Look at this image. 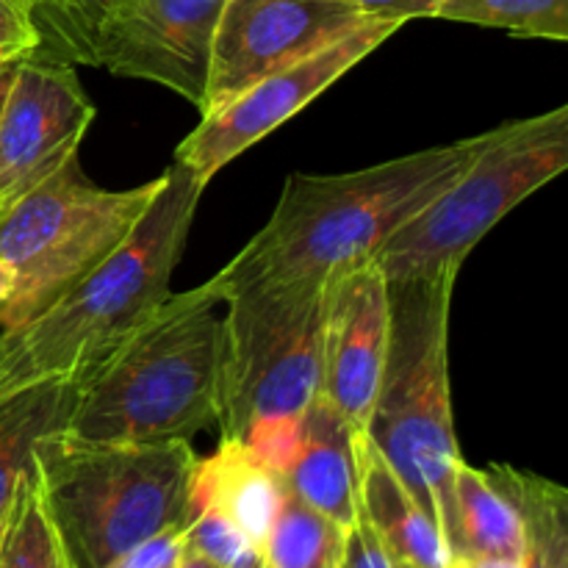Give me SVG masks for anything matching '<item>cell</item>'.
<instances>
[{"label": "cell", "mask_w": 568, "mask_h": 568, "mask_svg": "<svg viewBox=\"0 0 568 568\" xmlns=\"http://www.w3.org/2000/svg\"><path fill=\"white\" fill-rule=\"evenodd\" d=\"M491 131L366 170L294 172L266 225L211 277V288L225 303L244 286L325 283L336 272L375 261L405 222L469 170L491 142Z\"/></svg>", "instance_id": "obj_1"}, {"label": "cell", "mask_w": 568, "mask_h": 568, "mask_svg": "<svg viewBox=\"0 0 568 568\" xmlns=\"http://www.w3.org/2000/svg\"><path fill=\"white\" fill-rule=\"evenodd\" d=\"M205 183L172 161L136 231L42 314L3 336L0 392L87 381L170 297Z\"/></svg>", "instance_id": "obj_2"}, {"label": "cell", "mask_w": 568, "mask_h": 568, "mask_svg": "<svg viewBox=\"0 0 568 568\" xmlns=\"http://www.w3.org/2000/svg\"><path fill=\"white\" fill-rule=\"evenodd\" d=\"M222 300L205 281L170 294L87 381L61 433L83 442H189L216 425L222 375Z\"/></svg>", "instance_id": "obj_3"}, {"label": "cell", "mask_w": 568, "mask_h": 568, "mask_svg": "<svg viewBox=\"0 0 568 568\" xmlns=\"http://www.w3.org/2000/svg\"><path fill=\"white\" fill-rule=\"evenodd\" d=\"M189 442H83L55 430L39 438L31 477L72 568H109L136 544L192 521Z\"/></svg>", "instance_id": "obj_4"}, {"label": "cell", "mask_w": 568, "mask_h": 568, "mask_svg": "<svg viewBox=\"0 0 568 568\" xmlns=\"http://www.w3.org/2000/svg\"><path fill=\"white\" fill-rule=\"evenodd\" d=\"M458 275L388 281L392 327L366 438L442 530H453L455 438L449 311Z\"/></svg>", "instance_id": "obj_5"}, {"label": "cell", "mask_w": 568, "mask_h": 568, "mask_svg": "<svg viewBox=\"0 0 568 568\" xmlns=\"http://www.w3.org/2000/svg\"><path fill=\"white\" fill-rule=\"evenodd\" d=\"M155 192L159 178L133 189L98 186L70 155L14 200L0 214V258L17 277L14 294L0 305V333L31 322L109 258L136 231Z\"/></svg>", "instance_id": "obj_6"}, {"label": "cell", "mask_w": 568, "mask_h": 568, "mask_svg": "<svg viewBox=\"0 0 568 568\" xmlns=\"http://www.w3.org/2000/svg\"><path fill=\"white\" fill-rule=\"evenodd\" d=\"M568 166V105L505 122L433 203L375 255L386 281L460 275L471 250L530 194Z\"/></svg>", "instance_id": "obj_7"}, {"label": "cell", "mask_w": 568, "mask_h": 568, "mask_svg": "<svg viewBox=\"0 0 568 568\" xmlns=\"http://www.w3.org/2000/svg\"><path fill=\"white\" fill-rule=\"evenodd\" d=\"M325 286L258 283L222 303V438H242L261 419L305 416L320 394Z\"/></svg>", "instance_id": "obj_8"}, {"label": "cell", "mask_w": 568, "mask_h": 568, "mask_svg": "<svg viewBox=\"0 0 568 568\" xmlns=\"http://www.w3.org/2000/svg\"><path fill=\"white\" fill-rule=\"evenodd\" d=\"M399 28L392 20H369L336 42L270 72L220 109L203 114L200 125L178 144L175 161L209 186L216 172L314 103Z\"/></svg>", "instance_id": "obj_9"}, {"label": "cell", "mask_w": 568, "mask_h": 568, "mask_svg": "<svg viewBox=\"0 0 568 568\" xmlns=\"http://www.w3.org/2000/svg\"><path fill=\"white\" fill-rule=\"evenodd\" d=\"M369 20L344 0H227L214 33L200 116Z\"/></svg>", "instance_id": "obj_10"}, {"label": "cell", "mask_w": 568, "mask_h": 568, "mask_svg": "<svg viewBox=\"0 0 568 568\" xmlns=\"http://www.w3.org/2000/svg\"><path fill=\"white\" fill-rule=\"evenodd\" d=\"M227 0H114L94 44V67L159 83L203 109L214 33Z\"/></svg>", "instance_id": "obj_11"}, {"label": "cell", "mask_w": 568, "mask_h": 568, "mask_svg": "<svg viewBox=\"0 0 568 568\" xmlns=\"http://www.w3.org/2000/svg\"><path fill=\"white\" fill-rule=\"evenodd\" d=\"M92 120L72 64L39 53L17 64L0 109V214L78 155Z\"/></svg>", "instance_id": "obj_12"}, {"label": "cell", "mask_w": 568, "mask_h": 568, "mask_svg": "<svg viewBox=\"0 0 568 568\" xmlns=\"http://www.w3.org/2000/svg\"><path fill=\"white\" fill-rule=\"evenodd\" d=\"M392 327L388 281L377 261L336 272L325 286L322 320L320 397L331 403L353 430H366Z\"/></svg>", "instance_id": "obj_13"}, {"label": "cell", "mask_w": 568, "mask_h": 568, "mask_svg": "<svg viewBox=\"0 0 568 568\" xmlns=\"http://www.w3.org/2000/svg\"><path fill=\"white\" fill-rule=\"evenodd\" d=\"M283 486L344 530L358 525L361 491L355 430L320 394L305 410L303 442L283 475Z\"/></svg>", "instance_id": "obj_14"}, {"label": "cell", "mask_w": 568, "mask_h": 568, "mask_svg": "<svg viewBox=\"0 0 568 568\" xmlns=\"http://www.w3.org/2000/svg\"><path fill=\"white\" fill-rule=\"evenodd\" d=\"M286 494L281 477L266 469L242 442L222 438L211 458L194 464L192 519L200 510L222 516L242 536H247L264 552V541L275 521L281 499Z\"/></svg>", "instance_id": "obj_15"}, {"label": "cell", "mask_w": 568, "mask_h": 568, "mask_svg": "<svg viewBox=\"0 0 568 568\" xmlns=\"http://www.w3.org/2000/svg\"><path fill=\"white\" fill-rule=\"evenodd\" d=\"M355 460H358L361 516L375 530L383 547L405 566L447 568L449 552L436 521L410 497L392 466L372 447L366 433L355 430Z\"/></svg>", "instance_id": "obj_16"}, {"label": "cell", "mask_w": 568, "mask_h": 568, "mask_svg": "<svg viewBox=\"0 0 568 568\" xmlns=\"http://www.w3.org/2000/svg\"><path fill=\"white\" fill-rule=\"evenodd\" d=\"M453 503V530L447 538L449 560H499L519 566V516L486 469H475L460 460L455 466Z\"/></svg>", "instance_id": "obj_17"}, {"label": "cell", "mask_w": 568, "mask_h": 568, "mask_svg": "<svg viewBox=\"0 0 568 568\" xmlns=\"http://www.w3.org/2000/svg\"><path fill=\"white\" fill-rule=\"evenodd\" d=\"M75 399L72 383H33L0 397V519L9 514L39 438L64 427Z\"/></svg>", "instance_id": "obj_18"}, {"label": "cell", "mask_w": 568, "mask_h": 568, "mask_svg": "<svg viewBox=\"0 0 568 568\" xmlns=\"http://www.w3.org/2000/svg\"><path fill=\"white\" fill-rule=\"evenodd\" d=\"M486 475L519 516V568H568V491L510 464L488 466Z\"/></svg>", "instance_id": "obj_19"}, {"label": "cell", "mask_w": 568, "mask_h": 568, "mask_svg": "<svg viewBox=\"0 0 568 568\" xmlns=\"http://www.w3.org/2000/svg\"><path fill=\"white\" fill-rule=\"evenodd\" d=\"M344 547L347 530L286 488L264 541L266 568H338Z\"/></svg>", "instance_id": "obj_20"}, {"label": "cell", "mask_w": 568, "mask_h": 568, "mask_svg": "<svg viewBox=\"0 0 568 568\" xmlns=\"http://www.w3.org/2000/svg\"><path fill=\"white\" fill-rule=\"evenodd\" d=\"M31 11L42 50L39 55L67 64L94 67V44L103 17L114 0H22Z\"/></svg>", "instance_id": "obj_21"}, {"label": "cell", "mask_w": 568, "mask_h": 568, "mask_svg": "<svg viewBox=\"0 0 568 568\" xmlns=\"http://www.w3.org/2000/svg\"><path fill=\"white\" fill-rule=\"evenodd\" d=\"M436 20L503 28L532 39H568V0H442Z\"/></svg>", "instance_id": "obj_22"}, {"label": "cell", "mask_w": 568, "mask_h": 568, "mask_svg": "<svg viewBox=\"0 0 568 568\" xmlns=\"http://www.w3.org/2000/svg\"><path fill=\"white\" fill-rule=\"evenodd\" d=\"M0 568H72L39 503L31 469L22 477L3 519Z\"/></svg>", "instance_id": "obj_23"}, {"label": "cell", "mask_w": 568, "mask_h": 568, "mask_svg": "<svg viewBox=\"0 0 568 568\" xmlns=\"http://www.w3.org/2000/svg\"><path fill=\"white\" fill-rule=\"evenodd\" d=\"M183 544L222 568H266L264 552L247 536H242L231 521L211 510H200L189 521Z\"/></svg>", "instance_id": "obj_24"}, {"label": "cell", "mask_w": 568, "mask_h": 568, "mask_svg": "<svg viewBox=\"0 0 568 568\" xmlns=\"http://www.w3.org/2000/svg\"><path fill=\"white\" fill-rule=\"evenodd\" d=\"M42 50V33L22 0H0V64L26 61Z\"/></svg>", "instance_id": "obj_25"}, {"label": "cell", "mask_w": 568, "mask_h": 568, "mask_svg": "<svg viewBox=\"0 0 568 568\" xmlns=\"http://www.w3.org/2000/svg\"><path fill=\"white\" fill-rule=\"evenodd\" d=\"M183 538H186V527H175V530H164L159 536L148 538V541L136 544L128 549L125 555L114 560L109 568H166L175 566L178 555L183 549Z\"/></svg>", "instance_id": "obj_26"}, {"label": "cell", "mask_w": 568, "mask_h": 568, "mask_svg": "<svg viewBox=\"0 0 568 568\" xmlns=\"http://www.w3.org/2000/svg\"><path fill=\"white\" fill-rule=\"evenodd\" d=\"M338 568H405L399 564L386 547H383L381 538L375 536L366 519L361 516L358 525H353L347 530V547H344V558Z\"/></svg>", "instance_id": "obj_27"}, {"label": "cell", "mask_w": 568, "mask_h": 568, "mask_svg": "<svg viewBox=\"0 0 568 568\" xmlns=\"http://www.w3.org/2000/svg\"><path fill=\"white\" fill-rule=\"evenodd\" d=\"M344 3L372 20H392L405 26L408 20H419V17H436L442 0H344Z\"/></svg>", "instance_id": "obj_28"}, {"label": "cell", "mask_w": 568, "mask_h": 568, "mask_svg": "<svg viewBox=\"0 0 568 568\" xmlns=\"http://www.w3.org/2000/svg\"><path fill=\"white\" fill-rule=\"evenodd\" d=\"M175 568H222V566H216L214 560L203 558V555L194 552V549H189L186 544H183L181 555H178V564H175Z\"/></svg>", "instance_id": "obj_29"}, {"label": "cell", "mask_w": 568, "mask_h": 568, "mask_svg": "<svg viewBox=\"0 0 568 568\" xmlns=\"http://www.w3.org/2000/svg\"><path fill=\"white\" fill-rule=\"evenodd\" d=\"M14 283H17L14 270H11V266L0 258V305H3L11 294H14Z\"/></svg>", "instance_id": "obj_30"}, {"label": "cell", "mask_w": 568, "mask_h": 568, "mask_svg": "<svg viewBox=\"0 0 568 568\" xmlns=\"http://www.w3.org/2000/svg\"><path fill=\"white\" fill-rule=\"evenodd\" d=\"M20 61H14V64H0V109H3V100H6V92H9L11 87V78H14V70Z\"/></svg>", "instance_id": "obj_31"}, {"label": "cell", "mask_w": 568, "mask_h": 568, "mask_svg": "<svg viewBox=\"0 0 568 568\" xmlns=\"http://www.w3.org/2000/svg\"><path fill=\"white\" fill-rule=\"evenodd\" d=\"M0 353H3V336H0Z\"/></svg>", "instance_id": "obj_32"}, {"label": "cell", "mask_w": 568, "mask_h": 568, "mask_svg": "<svg viewBox=\"0 0 568 568\" xmlns=\"http://www.w3.org/2000/svg\"><path fill=\"white\" fill-rule=\"evenodd\" d=\"M3 519H6V516H3ZM3 519H0V530H3Z\"/></svg>", "instance_id": "obj_33"}, {"label": "cell", "mask_w": 568, "mask_h": 568, "mask_svg": "<svg viewBox=\"0 0 568 568\" xmlns=\"http://www.w3.org/2000/svg\"><path fill=\"white\" fill-rule=\"evenodd\" d=\"M3 394H9V392H0V397H3Z\"/></svg>", "instance_id": "obj_34"}, {"label": "cell", "mask_w": 568, "mask_h": 568, "mask_svg": "<svg viewBox=\"0 0 568 568\" xmlns=\"http://www.w3.org/2000/svg\"><path fill=\"white\" fill-rule=\"evenodd\" d=\"M175 564H178V560H175ZM166 568H175V566H166Z\"/></svg>", "instance_id": "obj_35"}, {"label": "cell", "mask_w": 568, "mask_h": 568, "mask_svg": "<svg viewBox=\"0 0 568 568\" xmlns=\"http://www.w3.org/2000/svg\"><path fill=\"white\" fill-rule=\"evenodd\" d=\"M405 568H414V566H405Z\"/></svg>", "instance_id": "obj_36"}]
</instances>
